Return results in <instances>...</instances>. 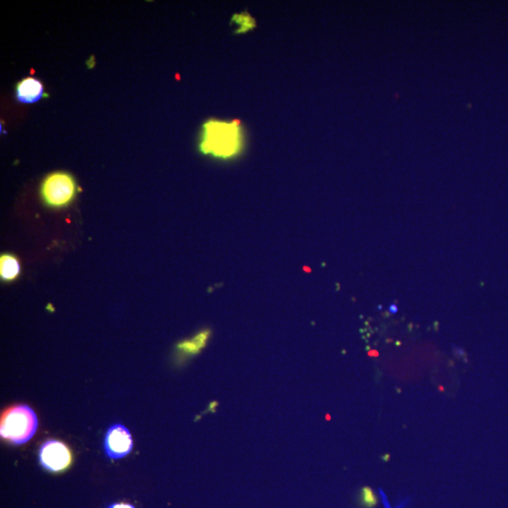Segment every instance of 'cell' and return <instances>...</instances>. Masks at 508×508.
I'll return each mask as SVG.
<instances>
[{
    "label": "cell",
    "instance_id": "cell-1",
    "mask_svg": "<svg viewBox=\"0 0 508 508\" xmlns=\"http://www.w3.org/2000/svg\"><path fill=\"white\" fill-rule=\"evenodd\" d=\"M244 145V130L239 121L210 119L203 123L199 144L202 155L217 159H233L241 154Z\"/></svg>",
    "mask_w": 508,
    "mask_h": 508
},
{
    "label": "cell",
    "instance_id": "cell-2",
    "mask_svg": "<svg viewBox=\"0 0 508 508\" xmlns=\"http://www.w3.org/2000/svg\"><path fill=\"white\" fill-rule=\"evenodd\" d=\"M38 428V419L33 409L27 405H16L3 412L0 435L3 439L19 445L28 442Z\"/></svg>",
    "mask_w": 508,
    "mask_h": 508
},
{
    "label": "cell",
    "instance_id": "cell-3",
    "mask_svg": "<svg viewBox=\"0 0 508 508\" xmlns=\"http://www.w3.org/2000/svg\"><path fill=\"white\" fill-rule=\"evenodd\" d=\"M76 190L75 180L72 175L65 171H55L42 181L41 196L49 207L62 208L73 202Z\"/></svg>",
    "mask_w": 508,
    "mask_h": 508
},
{
    "label": "cell",
    "instance_id": "cell-4",
    "mask_svg": "<svg viewBox=\"0 0 508 508\" xmlns=\"http://www.w3.org/2000/svg\"><path fill=\"white\" fill-rule=\"evenodd\" d=\"M40 462L42 467L53 473L66 470L72 462V454L65 443L47 440L40 449Z\"/></svg>",
    "mask_w": 508,
    "mask_h": 508
},
{
    "label": "cell",
    "instance_id": "cell-5",
    "mask_svg": "<svg viewBox=\"0 0 508 508\" xmlns=\"http://www.w3.org/2000/svg\"><path fill=\"white\" fill-rule=\"evenodd\" d=\"M131 434L126 426H110L104 437V450L110 459H119L127 456L132 451Z\"/></svg>",
    "mask_w": 508,
    "mask_h": 508
},
{
    "label": "cell",
    "instance_id": "cell-6",
    "mask_svg": "<svg viewBox=\"0 0 508 508\" xmlns=\"http://www.w3.org/2000/svg\"><path fill=\"white\" fill-rule=\"evenodd\" d=\"M44 95V85L37 78H24L16 85V98L21 103H35Z\"/></svg>",
    "mask_w": 508,
    "mask_h": 508
},
{
    "label": "cell",
    "instance_id": "cell-7",
    "mask_svg": "<svg viewBox=\"0 0 508 508\" xmlns=\"http://www.w3.org/2000/svg\"><path fill=\"white\" fill-rule=\"evenodd\" d=\"M21 272L19 260L13 254H2L0 257V278L4 282L14 281Z\"/></svg>",
    "mask_w": 508,
    "mask_h": 508
},
{
    "label": "cell",
    "instance_id": "cell-8",
    "mask_svg": "<svg viewBox=\"0 0 508 508\" xmlns=\"http://www.w3.org/2000/svg\"><path fill=\"white\" fill-rule=\"evenodd\" d=\"M209 337H210V332L203 330L195 335L193 338L183 341L182 343L178 344L177 349L185 355L198 354L206 346Z\"/></svg>",
    "mask_w": 508,
    "mask_h": 508
},
{
    "label": "cell",
    "instance_id": "cell-9",
    "mask_svg": "<svg viewBox=\"0 0 508 508\" xmlns=\"http://www.w3.org/2000/svg\"><path fill=\"white\" fill-rule=\"evenodd\" d=\"M231 23L236 25V33L238 34L248 32L256 27L255 20L247 11L234 14L231 17Z\"/></svg>",
    "mask_w": 508,
    "mask_h": 508
},
{
    "label": "cell",
    "instance_id": "cell-10",
    "mask_svg": "<svg viewBox=\"0 0 508 508\" xmlns=\"http://www.w3.org/2000/svg\"><path fill=\"white\" fill-rule=\"evenodd\" d=\"M361 502L366 507H374L377 504V500L371 488L366 487L361 490Z\"/></svg>",
    "mask_w": 508,
    "mask_h": 508
},
{
    "label": "cell",
    "instance_id": "cell-11",
    "mask_svg": "<svg viewBox=\"0 0 508 508\" xmlns=\"http://www.w3.org/2000/svg\"><path fill=\"white\" fill-rule=\"evenodd\" d=\"M107 508H135L133 507L132 504H124V502H121V504H113L111 505H109Z\"/></svg>",
    "mask_w": 508,
    "mask_h": 508
}]
</instances>
